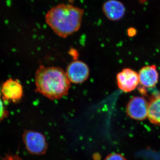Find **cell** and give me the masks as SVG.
<instances>
[{
	"mask_svg": "<svg viewBox=\"0 0 160 160\" xmlns=\"http://www.w3.org/2000/svg\"><path fill=\"white\" fill-rule=\"evenodd\" d=\"M84 11L71 4H60L47 12L45 20L53 32L66 38L78 31L82 26Z\"/></svg>",
	"mask_w": 160,
	"mask_h": 160,
	"instance_id": "obj_1",
	"label": "cell"
},
{
	"mask_svg": "<svg viewBox=\"0 0 160 160\" xmlns=\"http://www.w3.org/2000/svg\"><path fill=\"white\" fill-rule=\"evenodd\" d=\"M35 79L37 91L50 100L66 96L71 86L66 72L60 67L41 65L36 71Z\"/></svg>",
	"mask_w": 160,
	"mask_h": 160,
	"instance_id": "obj_2",
	"label": "cell"
},
{
	"mask_svg": "<svg viewBox=\"0 0 160 160\" xmlns=\"http://www.w3.org/2000/svg\"><path fill=\"white\" fill-rule=\"evenodd\" d=\"M23 140L26 149L32 154L43 155L48 149L46 138L41 132L26 130L23 134Z\"/></svg>",
	"mask_w": 160,
	"mask_h": 160,
	"instance_id": "obj_3",
	"label": "cell"
},
{
	"mask_svg": "<svg viewBox=\"0 0 160 160\" xmlns=\"http://www.w3.org/2000/svg\"><path fill=\"white\" fill-rule=\"evenodd\" d=\"M149 103L143 97L135 96L129 100L126 107L128 116L132 119L142 121L148 118Z\"/></svg>",
	"mask_w": 160,
	"mask_h": 160,
	"instance_id": "obj_4",
	"label": "cell"
},
{
	"mask_svg": "<svg viewBox=\"0 0 160 160\" xmlns=\"http://www.w3.org/2000/svg\"><path fill=\"white\" fill-rule=\"evenodd\" d=\"M66 72L70 82L74 84L84 82L89 76L88 65L79 60H75L69 63Z\"/></svg>",
	"mask_w": 160,
	"mask_h": 160,
	"instance_id": "obj_5",
	"label": "cell"
},
{
	"mask_svg": "<svg viewBox=\"0 0 160 160\" xmlns=\"http://www.w3.org/2000/svg\"><path fill=\"white\" fill-rule=\"evenodd\" d=\"M1 92L3 99L6 102H18L23 96V89L21 82L17 79L10 78L3 83Z\"/></svg>",
	"mask_w": 160,
	"mask_h": 160,
	"instance_id": "obj_6",
	"label": "cell"
},
{
	"mask_svg": "<svg viewBox=\"0 0 160 160\" xmlns=\"http://www.w3.org/2000/svg\"><path fill=\"white\" fill-rule=\"evenodd\" d=\"M118 86L125 92L134 90L139 83L138 73L129 68L122 69L117 75Z\"/></svg>",
	"mask_w": 160,
	"mask_h": 160,
	"instance_id": "obj_7",
	"label": "cell"
},
{
	"mask_svg": "<svg viewBox=\"0 0 160 160\" xmlns=\"http://www.w3.org/2000/svg\"><path fill=\"white\" fill-rule=\"evenodd\" d=\"M102 11L108 19L118 21L122 18L126 12V8L122 2L118 0H108L103 4Z\"/></svg>",
	"mask_w": 160,
	"mask_h": 160,
	"instance_id": "obj_8",
	"label": "cell"
},
{
	"mask_svg": "<svg viewBox=\"0 0 160 160\" xmlns=\"http://www.w3.org/2000/svg\"><path fill=\"white\" fill-rule=\"evenodd\" d=\"M139 83L145 88L154 87L158 81L159 74L155 65L144 66L138 73Z\"/></svg>",
	"mask_w": 160,
	"mask_h": 160,
	"instance_id": "obj_9",
	"label": "cell"
},
{
	"mask_svg": "<svg viewBox=\"0 0 160 160\" xmlns=\"http://www.w3.org/2000/svg\"><path fill=\"white\" fill-rule=\"evenodd\" d=\"M148 118L152 124L160 126V94L150 100Z\"/></svg>",
	"mask_w": 160,
	"mask_h": 160,
	"instance_id": "obj_10",
	"label": "cell"
},
{
	"mask_svg": "<svg viewBox=\"0 0 160 160\" xmlns=\"http://www.w3.org/2000/svg\"><path fill=\"white\" fill-rule=\"evenodd\" d=\"M104 160H127L122 155L118 153H112L107 156Z\"/></svg>",
	"mask_w": 160,
	"mask_h": 160,
	"instance_id": "obj_11",
	"label": "cell"
},
{
	"mask_svg": "<svg viewBox=\"0 0 160 160\" xmlns=\"http://www.w3.org/2000/svg\"><path fill=\"white\" fill-rule=\"evenodd\" d=\"M7 114L8 113L7 110L5 109L2 101L1 99L0 94V121H2L4 118H6Z\"/></svg>",
	"mask_w": 160,
	"mask_h": 160,
	"instance_id": "obj_12",
	"label": "cell"
},
{
	"mask_svg": "<svg viewBox=\"0 0 160 160\" xmlns=\"http://www.w3.org/2000/svg\"><path fill=\"white\" fill-rule=\"evenodd\" d=\"M3 160H23L18 156L7 155Z\"/></svg>",
	"mask_w": 160,
	"mask_h": 160,
	"instance_id": "obj_13",
	"label": "cell"
},
{
	"mask_svg": "<svg viewBox=\"0 0 160 160\" xmlns=\"http://www.w3.org/2000/svg\"><path fill=\"white\" fill-rule=\"evenodd\" d=\"M137 33L136 30L134 28H129L128 30V34L129 36H133L136 35Z\"/></svg>",
	"mask_w": 160,
	"mask_h": 160,
	"instance_id": "obj_14",
	"label": "cell"
},
{
	"mask_svg": "<svg viewBox=\"0 0 160 160\" xmlns=\"http://www.w3.org/2000/svg\"><path fill=\"white\" fill-rule=\"evenodd\" d=\"M68 1H69V2H70L72 4V3H73L74 1H75L76 0H68Z\"/></svg>",
	"mask_w": 160,
	"mask_h": 160,
	"instance_id": "obj_15",
	"label": "cell"
}]
</instances>
